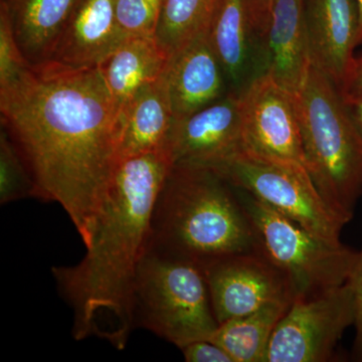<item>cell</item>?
Here are the masks:
<instances>
[{"label":"cell","mask_w":362,"mask_h":362,"mask_svg":"<svg viewBox=\"0 0 362 362\" xmlns=\"http://www.w3.org/2000/svg\"><path fill=\"white\" fill-rule=\"evenodd\" d=\"M0 121L33 197L63 207L87 246L119 162L118 112L99 68L28 66L0 87Z\"/></svg>","instance_id":"1"},{"label":"cell","mask_w":362,"mask_h":362,"mask_svg":"<svg viewBox=\"0 0 362 362\" xmlns=\"http://www.w3.org/2000/svg\"><path fill=\"white\" fill-rule=\"evenodd\" d=\"M173 165L168 150L120 159L84 258L52 269L73 309L75 339L97 337L125 349L135 327L133 294L154 204Z\"/></svg>","instance_id":"2"},{"label":"cell","mask_w":362,"mask_h":362,"mask_svg":"<svg viewBox=\"0 0 362 362\" xmlns=\"http://www.w3.org/2000/svg\"><path fill=\"white\" fill-rule=\"evenodd\" d=\"M148 250L199 267L240 252L261 251L235 188L209 166L175 163L151 218Z\"/></svg>","instance_id":"3"},{"label":"cell","mask_w":362,"mask_h":362,"mask_svg":"<svg viewBox=\"0 0 362 362\" xmlns=\"http://www.w3.org/2000/svg\"><path fill=\"white\" fill-rule=\"evenodd\" d=\"M294 100L307 170L326 204L349 223L362 195V136L337 86L314 66Z\"/></svg>","instance_id":"4"},{"label":"cell","mask_w":362,"mask_h":362,"mask_svg":"<svg viewBox=\"0 0 362 362\" xmlns=\"http://www.w3.org/2000/svg\"><path fill=\"white\" fill-rule=\"evenodd\" d=\"M134 326L181 349L218 329L202 267L147 250L133 294Z\"/></svg>","instance_id":"5"},{"label":"cell","mask_w":362,"mask_h":362,"mask_svg":"<svg viewBox=\"0 0 362 362\" xmlns=\"http://www.w3.org/2000/svg\"><path fill=\"white\" fill-rule=\"evenodd\" d=\"M235 188L256 230L261 251L287 277L294 301L320 296L347 282L357 252L342 243L325 242L244 190Z\"/></svg>","instance_id":"6"},{"label":"cell","mask_w":362,"mask_h":362,"mask_svg":"<svg viewBox=\"0 0 362 362\" xmlns=\"http://www.w3.org/2000/svg\"><path fill=\"white\" fill-rule=\"evenodd\" d=\"M211 168L233 187L296 221L316 237L341 244L340 233L347 223L326 204L305 166L268 160L243 150Z\"/></svg>","instance_id":"7"},{"label":"cell","mask_w":362,"mask_h":362,"mask_svg":"<svg viewBox=\"0 0 362 362\" xmlns=\"http://www.w3.org/2000/svg\"><path fill=\"white\" fill-rule=\"evenodd\" d=\"M349 283L307 300H295L272 335L265 362H326L345 330L354 325Z\"/></svg>","instance_id":"8"},{"label":"cell","mask_w":362,"mask_h":362,"mask_svg":"<svg viewBox=\"0 0 362 362\" xmlns=\"http://www.w3.org/2000/svg\"><path fill=\"white\" fill-rule=\"evenodd\" d=\"M245 150L268 160L306 168L294 96L268 75L239 95Z\"/></svg>","instance_id":"9"},{"label":"cell","mask_w":362,"mask_h":362,"mask_svg":"<svg viewBox=\"0 0 362 362\" xmlns=\"http://www.w3.org/2000/svg\"><path fill=\"white\" fill-rule=\"evenodd\" d=\"M218 324L278 301H294L287 277L262 251L240 252L202 267Z\"/></svg>","instance_id":"10"},{"label":"cell","mask_w":362,"mask_h":362,"mask_svg":"<svg viewBox=\"0 0 362 362\" xmlns=\"http://www.w3.org/2000/svg\"><path fill=\"white\" fill-rule=\"evenodd\" d=\"M168 150L175 164L209 168L245 150L239 95L228 93L201 110L175 119Z\"/></svg>","instance_id":"11"},{"label":"cell","mask_w":362,"mask_h":362,"mask_svg":"<svg viewBox=\"0 0 362 362\" xmlns=\"http://www.w3.org/2000/svg\"><path fill=\"white\" fill-rule=\"evenodd\" d=\"M312 66L341 90L352 63L358 32L356 0H305Z\"/></svg>","instance_id":"12"},{"label":"cell","mask_w":362,"mask_h":362,"mask_svg":"<svg viewBox=\"0 0 362 362\" xmlns=\"http://www.w3.org/2000/svg\"><path fill=\"white\" fill-rule=\"evenodd\" d=\"M207 37L230 92L240 95L263 75L264 40L252 25L246 0H221Z\"/></svg>","instance_id":"13"},{"label":"cell","mask_w":362,"mask_h":362,"mask_svg":"<svg viewBox=\"0 0 362 362\" xmlns=\"http://www.w3.org/2000/svg\"><path fill=\"white\" fill-rule=\"evenodd\" d=\"M311 68L305 0H274L264 42L263 75L294 96Z\"/></svg>","instance_id":"14"},{"label":"cell","mask_w":362,"mask_h":362,"mask_svg":"<svg viewBox=\"0 0 362 362\" xmlns=\"http://www.w3.org/2000/svg\"><path fill=\"white\" fill-rule=\"evenodd\" d=\"M166 78L175 119L201 110L230 93L207 32L171 54Z\"/></svg>","instance_id":"15"},{"label":"cell","mask_w":362,"mask_h":362,"mask_svg":"<svg viewBox=\"0 0 362 362\" xmlns=\"http://www.w3.org/2000/svg\"><path fill=\"white\" fill-rule=\"evenodd\" d=\"M126 39L117 25L114 0H78L51 61L97 66Z\"/></svg>","instance_id":"16"},{"label":"cell","mask_w":362,"mask_h":362,"mask_svg":"<svg viewBox=\"0 0 362 362\" xmlns=\"http://www.w3.org/2000/svg\"><path fill=\"white\" fill-rule=\"evenodd\" d=\"M175 121L166 71L131 97L118 114L119 160L168 150Z\"/></svg>","instance_id":"17"},{"label":"cell","mask_w":362,"mask_h":362,"mask_svg":"<svg viewBox=\"0 0 362 362\" xmlns=\"http://www.w3.org/2000/svg\"><path fill=\"white\" fill-rule=\"evenodd\" d=\"M78 0H0L30 65L51 61Z\"/></svg>","instance_id":"18"},{"label":"cell","mask_w":362,"mask_h":362,"mask_svg":"<svg viewBox=\"0 0 362 362\" xmlns=\"http://www.w3.org/2000/svg\"><path fill=\"white\" fill-rule=\"evenodd\" d=\"M170 54L156 37H127L98 65L117 112L140 88L165 73Z\"/></svg>","instance_id":"19"},{"label":"cell","mask_w":362,"mask_h":362,"mask_svg":"<svg viewBox=\"0 0 362 362\" xmlns=\"http://www.w3.org/2000/svg\"><path fill=\"white\" fill-rule=\"evenodd\" d=\"M293 302H273L221 323L209 340L226 350L233 362H265L274 330Z\"/></svg>","instance_id":"20"},{"label":"cell","mask_w":362,"mask_h":362,"mask_svg":"<svg viewBox=\"0 0 362 362\" xmlns=\"http://www.w3.org/2000/svg\"><path fill=\"white\" fill-rule=\"evenodd\" d=\"M221 0H164L156 37L173 54L207 32Z\"/></svg>","instance_id":"21"},{"label":"cell","mask_w":362,"mask_h":362,"mask_svg":"<svg viewBox=\"0 0 362 362\" xmlns=\"http://www.w3.org/2000/svg\"><path fill=\"white\" fill-rule=\"evenodd\" d=\"M33 197V183L18 150L4 130L0 132V204Z\"/></svg>","instance_id":"22"},{"label":"cell","mask_w":362,"mask_h":362,"mask_svg":"<svg viewBox=\"0 0 362 362\" xmlns=\"http://www.w3.org/2000/svg\"><path fill=\"white\" fill-rule=\"evenodd\" d=\"M164 0H114L117 25L127 37H156Z\"/></svg>","instance_id":"23"},{"label":"cell","mask_w":362,"mask_h":362,"mask_svg":"<svg viewBox=\"0 0 362 362\" xmlns=\"http://www.w3.org/2000/svg\"><path fill=\"white\" fill-rule=\"evenodd\" d=\"M28 66L14 37L6 7L0 4V87L21 77Z\"/></svg>","instance_id":"24"},{"label":"cell","mask_w":362,"mask_h":362,"mask_svg":"<svg viewBox=\"0 0 362 362\" xmlns=\"http://www.w3.org/2000/svg\"><path fill=\"white\" fill-rule=\"evenodd\" d=\"M347 282L354 293V306H356V338L352 346V359L362 362V249L357 252L356 263Z\"/></svg>","instance_id":"25"},{"label":"cell","mask_w":362,"mask_h":362,"mask_svg":"<svg viewBox=\"0 0 362 362\" xmlns=\"http://www.w3.org/2000/svg\"><path fill=\"white\" fill-rule=\"evenodd\" d=\"M180 350L187 362H233L226 350L211 340L189 343Z\"/></svg>","instance_id":"26"},{"label":"cell","mask_w":362,"mask_h":362,"mask_svg":"<svg viewBox=\"0 0 362 362\" xmlns=\"http://www.w3.org/2000/svg\"><path fill=\"white\" fill-rule=\"evenodd\" d=\"M273 2L274 0H246L252 25L264 42H265L267 30L270 23Z\"/></svg>","instance_id":"27"},{"label":"cell","mask_w":362,"mask_h":362,"mask_svg":"<svg viewBox=\"0 0 362 362\" xmlns=\"http://www.w3.org/2000/svg\"><path fill=\"white\" fill-rule=\"evenodd\" d=\"M339 92L343 97H362V57L354 59Z\"/></svg>","instance_id":"28"},{"label":"cell","mask_w":362,"mask_h":362,"mask_svg":"<svg viewBox=\"0 0 362 362\" xmlns=\"http://www.w3.org/2000/svg\"><path fill=\"white\" fill-rule=\"evenodd\" d=\"M342 96V95H341ZM350 116L362 136V97H343Z\"/></svg>","instance_id":"29"},{"label":"cell","mask_w":362,"mask_h":362,"mask_svg":"<svg viewBox=\"0 0 362 362\" xmlns=\"http://www.w3.org/2000/svg\"><path fill=\"white\" fill-rule=\"evenodd\" d=\"M357 4V7H358V16H359V23H358V32H357V37H356V47L357 45H362V0H356Z\"/></svg>","instance_id":"30"}]
</instances>
